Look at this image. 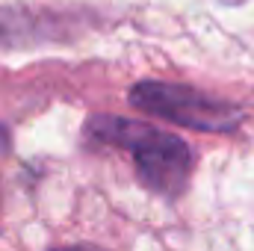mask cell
<instances>
[{
    "instance_id": "6da1fadb",
    "label": "cell",
    "mask_w": 254,
    "mask_h": 251,
    "mask_svg": "<svg viewBox=\"0 0 254 251\" xmlns=\"http://www.w3.org/2000/svg\"><path fill=\"white\" fill-rule=\"evenodd\" d=\"M83 133L86 142L92 145L130 151L142 187L157 195L178 198L192 175L195 154L175 133L157 130L142 122H130L122 116H92Z\"/></svg>"
},
{
    "instance_id": "7a4b0ae2",
    "label": "cell",
    "mask_w": 254,
    "mask_h": 251,
    "mask_svg": "<svg viewBox=\"0 0 254 251\" xmlns=\"http://www.w3.org/2000/svg\"><path fill=\"white\" fill-rule=\"evenodd\" d=\"M130 104L154 119L175 122L201 133H234L246 122V110L240 104H231L184 83L142 80L130 89Z\"/></svg>"
},
{
    "instance_id": "3957f363",
    "label": "cell",
    "mask_w": 254,
    "mask_h": 251,
    "mask_svg": "<svg viewBox=\"0 0 254 251\" xmlns=\"http://www.w3.org/2000/svg\"><path fill=\"white\" fill-rule=\"evenodd\" d=\"M30 30H33V21L21 9H0V45H12Z\"/></svg>"
},
{
    "instance_id": "277c9868",
    "label": "cell",
    "mask_w": 254,
    "mask_h": 251,
    "mask_svg": "<svg viewBox=\"0 0 254 251\" xmlns=\"http://www.w3.org/2000/svg\"><path fill=\"white\" fill-rule=\"evenodd\" d=\"M9 148H12V136H9V127L0 125V157H3V154H9Z\"/></svg>"
},
{
    "instance_id": "5b68a950",
    "label": "cell",
    "mask_w": 254,
    "mask_h": 251,
    "mask_svg": "<svg viewBox=\"0 0 254 251\" xmlns=\"http://www.w3.org/2000/svg\"><path fill=\"white\" fill-rule=\"evenodd\" d=\"M51 251H101V249H95V246H60V249Z\"/></svg>"
}]
</instances>
